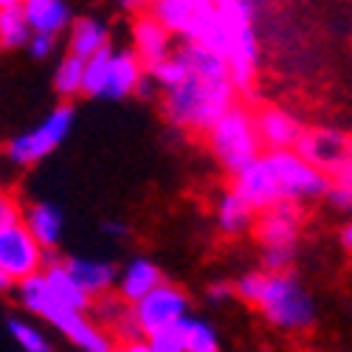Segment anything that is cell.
Here are the masks:
<instances>
[{"instance_id":"21","label":"cell","mask_w":352,"mask_h":352,"mask_svg":"<svg viewBox=\"0 0 352 352\" xmlns=\"http://www.w3.org/2000/svg\"><path fill=\"white\" fill-rule=\"evenodd\" d=\"M214 220H217V228L223 234H228V237H237V234H245L248 228H254V209L248 206V203L234 192L228 189L220 200H217V212H214Z\"/></svg>"},{"instance_id":"13","label":"cell","mask_w":352,"mask_h":352,"mask_svg":"<svg viewBox=\"0 0 352 352\" xmlns=\"http://www.w3.org/2000/svg\"><path fill=\"white\" fill-rule=\"evenodd\" d=\"M175 51V40L166 28L146 12L133 23V54L144 71H153Z\"/></svg>"},{"instance_id":"35","label":"cell","mask_w":352,"mask_h":352,"mask_svg":"<svg viewBox=\"0 0 352 352\" xmlns=\"http://www.w3.org/2000/svg\"><path fill=\"white\" fill-rule=\"evenodd\" d=\"M113 352H153V346L146 344V338H138V341H127V344H116Z\"/></svg>"},{"instance_id":"4","label":"cell","mask_w":352,"mask_h":352,"mask_svg":"<svg viewBox=\"0 0 352 352\" xmlns=\"http://www.w3.org/2000/svg\"><path fill=\"white\" fill-rule=\"evenodd\" d=\"M217 9L228 20V37L223 63L228 71V82L234 91H251L259 71V37H256V14L259 6L254 0H217Z\"/></svg>"},{"instance_id":"36","label":"cell","mask_w":352,"mask_h":352,"mask_svg":"<svg viewBox=\"0 0 352 352\" xmlns=\"http://www.w3.org/2000/svg\"><path fill=\"white\" fill-rule=\"evenodd\" d=\"M338 240H341V245H344L346 251H352V220L341 226V231H338Z\"/></svg>"},{"instance_id":"16","label":"cell","mask_w":352,"mask_h":352,"mask_svg":"<svg viewBox=\"0 0 352 352\" xmlns=\"http://www.w3.org/2000/svg\"><path fill=\"white\" fill-rule=\"evenodd\" d=\"M23 14L32 34L54 40H60L74 23V9L65 0H23Z\"/></svg>"},{"instance_id":"5","label":"cell","mask_w":352,"mask_h":352,"mask_svg":"<svg viewBox=\"0 0 352 352\" xmlns=\"http://www.w3.org/2000/svg\"><path fill=\"white\" fill-rule=\"evenodd\" d=\"M256 310L262 318L274 324L276 330L302 333L313 327L316 321V305L307 287L296 274H265V287L256 302Z\"/></svg>"},{"instance_id":"27","label":"cell","mask_w":352,"mask_h":352,"mask_svg":"<svg viewBox=\"0 0 352 352\" xmlns=\"http://www.w3.org/2000/svg\"><path fill=\"white\" fill-rule=\"evenodd\" d=\"M262 287H265V274L251 271V274H243L237 282H234V296H240L245 305L256 307V302L262 296Z\"/></svg>"},{"instance_id":"19","label":"cell","mask_w":352,"mask_h":352,"mask_svg":"<svg viewBox=\"0 0 352 352\" xmlns=\"http://www.w3.org/2000/svg\"><path fill=\"white\" fill-rule=\"evenodd\" d=\"M104 48H110L107 25L99 17H91V14L74 17V23L68 28V54L76 56V60H82V63H87L91 56H96Z\"/></svg>"},{"instance_id":"29","label":"cell","mask_w":352,"mask_h":352,"mask_svg":"<svg viewBox=\"0 0 352 352\" xmlns=\"http://www.w3.org/2000/svg\"><path fill=\"white\" fill-rule=\"evenodd\" d=\"M20 220H23V209L14 203V197L6 195V192H0V234L20 226Z\"/></svg>"},{"instance_id":"38","label":"cell","mask_w":352,"mask_h":352,"mask_svg":"<svg viewBox=\"0 0 352 352\" xmlns=\"http://www.w3.org/2000/svg\"><path fill=\"white\" fill-rule=\"evenodd\" d=\"M330 184H344V186H349V189H352V166H349L346 172H341L338 178H336V181H330Z\"/></svg>"},{"instance_id":"30","label":"cell","mask_w":352,"mask_h":352,"mask_svg":"<svg viewBox=\"0 0 352 352\" xmlns=\"http://www.w3.org/2000/svg\"><path fill=\"white\" fill-rule=\"evenodd\" d=\"M324 200L330 203L336 212H341V214H352V189H349V186H344V184H330Z\"/></svg>"},{"instance_id":"2","label":"cell","mask_w":352,"mask_h":352,"mask_svg":"<svg viewBox=\"0 0 352 352\" xmlns=\"http://www.w3.org/2000/svg\"><path fill=\"white\" fill-rule=\"evenodd\" d=\"M158 102L164 119L172 127L189 133H209L237 104V91L228 79H206L186 71L178 85L158 96Z\"/></svg>"},{"instance_id":"37","label":"cell","mask_w":352,"mask_h":352,"mask_svg":"<svg viewBox=\"0 0 352 352\" xmlns=\"http://www.w3.org/2000/svg\"><path fill=\"white\" fill-rule=\"evenodd\" d=\"M14 287H17V285H14V279H12L3 268H0V293H12Z\"/></svg>"},{"instance_id":"28","label":"cell","mask_w":352,"mask_h":352,"mask_svg":"<svg viewBox=\"0 0 352 352\" xmlns=\"http://www.w3.org/2000/svg\"><path fill=\"white\" fill-rule=\"evenodd\" d=\"M146 344L153 346V352H186L184 346V330L181 324H175V327H166L155 336L146 338Z\"/></svg>"},{"instance_id":"32","label":"cell","mask_w":352,"mask_h":352,"mask_svg":"<svg viewBox=\"0 0 352 352\" xmlns=\"http://www.w3.org/2000/svg\"><path fill=\"white\" fill-rule=\"evenodd\" d=\"M135 96H141V99H158V96H161L155 79L146 74V71L141 74V79H138V85H135Z\"/></svg>"},{"instance_id":"11","label":"cell","mask_w":352,"mask_h":352,"mask_svg":"<svg viewBox=\"0 0 352 352\" xmlns=\"http://www.w3.org/2000/svg\"><path fill=\"white\" fill-rule=\"evenodd\" d=\"M43 265L45 251L32 240V234L23 228V223L0 234V268L14 279V285L43 274Z\"/></svg>"},{"instance_id":"1","label":"cell","mask_w":352,"mask_h":352,"mask_svg":"<svg viewBox=\"0 0 352 352\" xmlns=\"http://www.w3.org/2000/svg\"><path fill=\"white\" fill-rule=\"evenodd\" d=\"M237 192L254 214L268 212L276 206H305V203L324 200L330 189V178H324L318 169L302 161L293 150L262 153L248 169H243L234 178Z\"/></svg>"},{"instance_id":"14","label":"cell","mask_w":352,"mask_h":352,"mask_svg":"<svg viewBox=\"0 0 352 352\" xmlns=\"http://www.w3.org/2000/svg\"><path fill=\"white\" fill-rule=\"evenodd\" d=\"M302 209L299 206H276L268 212H259L254 220V234L262 248L274 245H299L302 234Z\"/></svg>"},{"instance_id":"6","label":"cell","mask_w":352,"mask_h":352,"mask_svg":"<svg viewBox=\"0 0 352 352\" xmlns=\"http://www.w3.org/2000/svg\"><path fill=\"white\" fill-rule=\"evenodd\" d=\"M206 141H209L212 155L217 158V164L231 175V178H237L243 169H248L262 153H265L259 135H256V127H254V113L245 110L243 104H234L206 133Z\"/></svg>"},{"instance_id":"20","label":"cell","mask_w":352,"mask_h":352,"mask_svg":"<svg viewBox=\"0 0 352 352\" xmlns=\"http://www.w3.org/2000/svg\"><path fill=\"white\" fill-rule=\"evenodd\" d=\"M43 282H45L51 299H54L56 305H63V307H68V310H76V313H87V307H91V299H87L85 293L76 287V282H74L71 274L65 271L63 256L43 268Z\"/></svg>"},{"instance_id":"34","label":"cell","mask_w":352,"mask_h":352,"mask_svg":"<svg viewBox=\"0 0 352 352\" xmlns=\"http://www.w3.org/2000/svg\"><path fill=\"white\" fill-rule=\"evenodd\" d=\"M102 234H107V237H113V240H119V237H127L130 228L122 220H104L102 223Z\"/></svg>"},{"instance_id":"26","label":"cell","mask_w":352,"mask_h":352,"mask_svg":"<svg viewBox=\"0 0 352 352\" xmlns=\"http://www.w3.org/2000/svg\"><path fill=\"white\" fill-rule=\"evenodd\" d=\"M299 245H274V248H262L259 262H262V274H287L290 265L296 262Z\"/></svg>"},{"instance_id":"8","label":"cell","mask_w":352,"mask_h":352,"mask_svg":"<svg viewBox=\"0 0 352 352\" xmlns=\"http://www.w3.org/2000/svg\"><path fill=\"white\" fill-rule=\"evenodd\" d=\"M144 68L133 51H113L104 48L85 63L82 76V96L87 99H124L135 94V85Z\"/></svg>"},{"instance_id":"18","label":"cell","mask_w":352,"mask_h":352,"mask_svg":"<svg viewBox=\"0 0 352 352\" xmlns=\"http://www.w3.org/2000/svg\"><path fill=\"white\" fill-rule=\"evenodd\" d=\"M23 228L32 234V240L43 248V251H56L63 243V231H65V220L60 206L54 203H34V206L23 209Z\"/></svg>"},{"instance_id":"24","label":"cell","mask_w":352,"mask_h":352,"mask_svg":"<svg viewBox=\"0 0 352 352\" xmlns=\"http://www.w3.org/2000/svg\"><path fill=\"white\" fill-rule=\"evenodd\" d=\"M184 330V346L186 352H220V336L217 330L197 316H186L181 321Z\"/></svg>"},{"instance_id":"25","label":"cell","mask_w":352,"mask_h":352,"mask_svg":"<svg viewBox=\"0 0 352 352\" xmlns=\"http://www.w3.org/2000/svg\"><path fill=\"white\" fill-rule=\"evenodd\" d=\"M9 333L12 338L20 344L23 352H54L51 341L32 324V321H23V318H9Z\"/></svg>"},{"instance_id":"17","label":"cell","mask_w":352,"mask_h":352,"mask_svg":"<svg viewBox=\"0 0 352 352\" xmlns=\"http://www.w3.org/2000/svg\"><path fill=\"white\" fill-rule=\"evenodd\" d=\"M161 282H164V274H161V268L155 265V262L146 259V256H135L119 271V279H116V290L113 293L133 307L150 290H155Z\"/></svg>"},{"instance_id":"12","label":"cell","mask_w":352,"mask_h":352,"mask_svg":"<svg viewBox=\"0 0 352 352\" xmlns=\"http://www.w3.org/2000/svg\"><path fill=\"white\" fill-rule=\"evenodd\" d=\"M65 271L71 274V279L76 282V287L85 293L87 299H102L107 293L116 290V279H119V268L107 259H96V256H65L63 259Z\"/></svg>"},{"instance_id":"15","label":"cell","mask_w":352,"mask_h":352,"mask_svg":"<svg viewBox=\"0 0 352 352\" xmlns=\"http://www.w3.org/2000/svg\"><path fill=\"white\" fill-rule=\"evenodd\" d=\"M254 127L262 141L265 153H279V150H293L299 144L305 127L293 119L290 113L279 107H262L254 113Z\"/></svg>"},{"instance_id":"3","label":"cell","mask_w":352,"mask_h":352,"mask_svg":"<svg viewBox=\"0 0 352 352\" xmlns=\"http://www.w3.org/2000/svg\"><path fill=\"white\" fill-rule=\"evenodd\" d=\"M17 299L20 305L32 313V316H40L43 321H48V324L63 333L74 346H79L82 352H113L116 349V341L99 330L91 318H87V313H76V310H68L63 305H56L51 299V293L43 282V274L32 276V279H23L17 282Z\"/></svg>"},{"instance_id":"33","label":"cell","mask_w":352,"mask_h":352,"mask_svg":"<svg viewBox=\"0 0 352 352\" xmlns=\"http://www.w3.org/2000/svg\"><path fill=\"white\" fill-rule=\"evenodd\" d=\"M231 296H234V285H228V282H214V285L206 287V299L209 302H226Z\"/></svg>"},{"instance_id":"31","label":"cell","mask_w":352,"mask_h":352,"mask_svg":"<svg viewBox=\"0 0 352 352\" xmlns=\"http://www.w3.org/2000/svg\"><path fill=\"white\" fill-rule=\"evenodd\" d=\"M56 43L60 40H54V37H43V34H32V40H28L25 51L34 56V60H48V56L56 51Z\"/></svg>"},{"instance_id":"22","label":"cell","mask_w":352,"mask_h":352,"mask_svg":"<svg viewBox=\"0 0 352 352\" xmlns=\"http://www.w3.org/2000/svg\"><path fill=\"white\" fill-rule=\"evenodd\" d=\"M32 28L23 14V0H0V48H25Z\"/></svg>"},{"instance_id":"7","label":"cell","mask_w":352,"mask_h":352,"mask_svg":"<svg viewBox=\"0 0 352 352\" xmlns=\"http://www.w3.org/2000/svg\"><path fill=\"white\" fill-rule=\"evenodd\" d=\"M76 124V110L74 104H56L43 122H37L34 127H28L25 133L14 135L9 144H6V161L12 166H34L40 161H45L51 153H56L63 146V141L71 135Z\"/></svg>"},{"instance_id":"10","label":"cell","mask_w":352,"mask_h":352,"mask_svg":"<svg viewBox=\"0 0 352 352\" xmlns=\"http://www.w3.org/2000/svg\"><path fill=\"white\" fill-rule=\"evenodd\" d=\"M130 310H133V321H135L141 338H150L166 327L181 324L186 316H192L189 313V296L181 287H175L169 282H161L155 290H150Z\"/></svg>"},{"instance_id":"9","label":"cell","mask_w":352,"mask_h":352,"mask_svg":"<svg viewBox=\"0 0 352 352\" xmlns=\"http://www.w3.org/2000/svg\"><path fill=\"white\" fill-rule=\"evenodd\" d=\"M293 153L307 161L313 169H318L324 178L336 181L341 172L352 166V133L336 127L305 130L299 144L293 146Z\"/></svg>"},{"instance_id":"23","label":"cell","mask_w":352,"mask_h":352,"mask_svg":"<svg viewBox=\"0 0 352 352\" xmlns=\"http://www.w3.org/2000/svg\"><path fill=\"white\" fill-rule=\"evenodd\" d=\"M82 76H85V63L76 60V56H71V54H65L60 60V65H56V71H54V79H51L56 96H63L65 104H71V99H76L82 94Z\"/></svg>"}]
</instances>
